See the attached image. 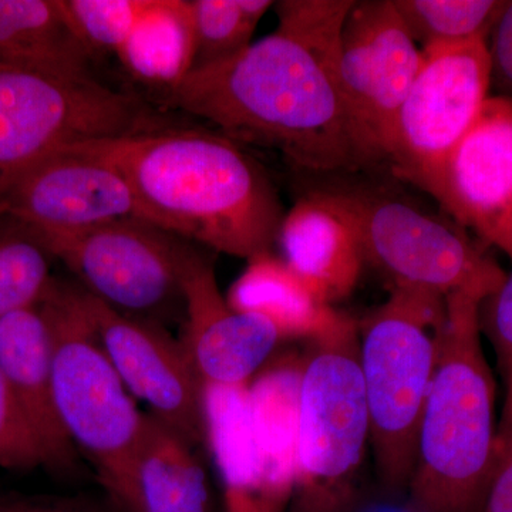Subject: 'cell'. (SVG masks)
Segmentation results:
<instances>
[{"instance_id": "9c48e42d", "label": "cell", "mask_w": 512, "mask_h": 512, "mask_svg": "<svg viewBox=\"0 0 512 512\" xmlns=\"http://www.w3.org/2000/svg\"><path fill=\"white\" fill-rule=\"evenodd\" d=\"M92 298L128 318L163 326L185 316L184 281L197 251L140 220L42 238Z\"/></svg>"}, {"instance_id": "277c9868", "label": "cell", "mask_w": 512, "mask_h": 512, "mask_svg": "<svg viewBox=\"0 0 512 512\" xmlns=\"http://www.w3.org/2000/svg\"><path fill=\"white\" fill-rule=\"evenodd\" d=\"M446 298L394 286L389 301L359 325V363L380 480L409 487L421 416L429 397Z\"/></svg>"}, {"instance_id": "7c38bea8", "label": "cell", "mask_w": 512, "mask_h": 512, "mask_svg": "<svg viewBox=\"0 0 512 512\" xmlns=\"http://www.w3.org/2000/svg\"><path fill=\"white\" fill-rule=\"evenodd\" d=\"M420 188L512 261V99L488 97L474 126Z\"/></svg>"}, {"instance_id": "ac0fdd59", "label": "cell", "mask_w": 512, "mask_h": 512, "mask_svg": "<svg viewBox=\"0 0 512 512\" xmlns=\"http://www.w3.org/2000/svg\"><path fill=\"white\" fill-rule=\"evenodd\" d=\"M278 242L282 259L333 305L355 291L363 259L342 215L308 192L286 212Z\"/></svg>"}, {"instance_id": "83f0119b", "label": "cell", "mask_w": 512, "mask_h": 512, "mask_svg": "<svg viewBox=\"0 0 512 512\" xmlns=\"http://www.w3.org/2000/svg\"><path fill=\"white\" fill-rule=\"evenodd\" d=\"M490 36L491 86L500 90L498 96L512 99V2H507Z\"/></svg>"}, {"instance_id": "d6986e66", "label": "cell", "mask_w": 512, "mask_h": 512, "mask_svg": "<svg viewBox=\"0 0 512 512\" xmlns=\"http://www.w3.org/2000/svg\"><path fill=\"white\" fill-rule=\"evenodd\" d=\"M94 59L63 0H0V66L94 79Z\"/></svg>"}, {"instance_id": "30bf717a", "label": "cell", "mask_w": 512, "mask_h": 512, "mask_svg": "<svg viewBox=\"0 0 512 512\" xmlns=\"http://www.w3.org/2000/svg\"><path fill=\"white\" fill-rule=\"evenodd\" d=\"M490 89L487 39L421 49L419 72L394 120L387 158L394 177L420 188L474 126Z\"/></svg>"}, {"instance_id": "f1b7e54d", "label": "cell", "mask_w": 512, "mask_h": 512, "mask_svg": "<svg viewBox=\"0 0 512 512\" xmlns=\"http://www.w3.org/2000/svg\"><path fill=\"white\" fill-rule=\"evenodd\" d=\"M0 512H86L74 504L50 498L0 494Z\"/></svg>"}, {"instance_id": "603a6c76", "label": "cell", "mask_w": 512, "mask_h": 512, "mask_svg": "<svg viewBox=\"0 0 512 512\" xmlns=\"http://www.w3.org/2000/svg\"><path fill=\"white\" fill-rule=\"evenodd\" d=\"M414 42L429 47L488 39L507 2L500 0H393Z\"/></svg>"}, {"instance_id": "6da1fadb", "label": "cell", "mask_w": 512, "mask_h": 512, "mask_svg": "<svg viewBox=\"0 0 512 512\" xmlns=\"http://www.w3.org/2000/svg\"><path fill=\"white\" fill-rule=\"evenodd\" d=\"M355 0L275 3L278 28L238 55L194 67L167 94L235 143L274 148L303 173L373 167L339 80V42Z\"/></svg>"}, {"instance_id": "ffe728a7", "label": "cell", "mask_w": 512, "mask_h": 512, "mask_svg": "<svg viewBox=\"0 0 512 512\" xmlns=\"http://www.w3.org/2000/svg\"><path fill=\"white\" fill-rule=\"evenodd\" d=\"M225 298L235 311L268 319L284 340L312 342L346 318L272 252L248 259Z\"/></svg>"}, {"instance_id": "52a82bcc", "label": "cell", "mask_w": 512, "mask_h": 512, "mask_svg": "<svg viewBox=\"0 0 512 512\" xmlns=\"http://www.w3.org/2000/svg\"><path fill=\"white\" fill-rule=\"evenodd\" d=\"M309 343L299 386L291 512H352L370 444L359 325L346 316Z\"/></svg>"}, {"instance_id": "8992f818", "label": "cell", "mask_w": 512, "mask_h": 512, "mask_svg": "<svg viewBox=\"0 0 512 512\" xmlns=\"http://www.w3.org/2000/svg\"><path fill=\"white\" fill-rule=\"evenodd\" d=\"M39 306L49 328L60 423L113 497L133 464L147 414L137 409L101 345L80 286L53 279Z\"/></svg>"}, {"instance_id": "2e32d148", "label": "cell", "mask_w": 512, "mask_h": 512, "mask_svg": "<svg viewBox=\"0 0 512 512\" xmlns=\"http://www.w3.org/2000/svg\"><path fill=\"white\" fill-rule=\"evenodd\" d=\"M0 372L42 448L46 467H72L77 450L57 414L49 328L39 305L0 320Z\"/></svg>"}, {"instance_id": "ba28073f", "label": "cell", "mask_w": 512, "mask_h": 512, "mask_svg": "<svg viewBox=\"0 0 512 512\" xmlns=\"http://www.w3.org/2000/svg\"><path fill=\"white\" fill-rule=\"evenodd\" d=\"M151 128L156 126L136 97L96 79L0 66V198L64 148Z\"/></svg>"}, {"instance_id": "484cf974", "label": "cell", "mask_w": 512, "mask_h": 512, "mask_svg": "<svg viewBox=\"0 0 512 512\" xmlns=\"http://www.w3.org/2000/svg\"><path fill=\"white\" fill-rule=\"evenodd\" d=\"M46 467L42 448L0 372V468L33 470Z\"/></svg>"}, {"instance_id": "4fadbf2b", "label": "cell", "mask_w": 512, "mask_h": 512, "mask_svg": "<svg viewBox=\"0 0 512 512\" xmlns=\"http://www.w3.org/2000/svg\"><path fill=\"white\" fill-rule=\"evenodd\" d=\"M82 293L101 345L131 396L192 446L204 443V386L180 340L163 326L120 315Z\"/></svg>"}, {"instance_id": "5b68a950", "label": "cell", "mask_w": 512, "mask_h": 512, "mask_svg": "<svg viewBox=\"0 0 512 512\" xmlns=\"http://www.w3.org/2000/svg\"><path fill=\"white\" fill-rule=\"evenodd\" d=\"M309 192L345 218L363 259L389 275L397 288L443 298L468 292L485 301L507 278L466 229L387 185L342 181Z\"/></svg>"}, {"instance_id": "44dd1931", "label": "cell", "mask_w": 512, "mask_h": 512, "mask_svg": "<svg viewBox=\"0 0 512 512\" xmlns=\"http://www.w3.org/2000/svg\"><path fill=\"white\" fill-rule=\"evenodd\" d=\"M191 0H153L116 57L138 82L174 90L194 69Z\"/></svg>"}, {"instance_id": "8fae6325", "label": "cell", "mask_w": 512, "mask_h": 512, "mask_svg": "<svg viewBox=\"0 0 512 512\" xmlns=\"http://www.w3.org/2000/svg\"><path fill=\"white\" fill-rule=\"evenodd\" d=\"M421 49L393 0L353 2L339 42V80L373 167L387 164L394 120L419 72Z\"/></svg>"}, {"instance_id": "cb8c5ba5", "label": "cell", "mask_w": 512, "mask_h": 512, "mask_svg": "<svg viewBox=\"0 0 512 512\" xmlns=\"http://www.w3.org/2000/svg\"><path fill=\"white\" fill-rule=\"evenodd\" d=\"M194 16V67L238 55L252 43L256 26L275 2L271 0H191Z\"/></svg>"}, {"instance_id": "7a4b0ae2", "label": "cell", "mask_w": 512, "mask_h": 512, "mask_svg": "<svg viewBox=\"0 0 512 512\" xmlns=\"http://www.w3.org/2000/svg\"><path fill=\"white\" fill-rule=\"evenodd\" d=\"M64 150L116 167L151 224L187 241L245 259L278 242L285 212L274 185L224 134L157 127Z\"/></svg>"}, {"instance_id": "7402d4cb", "label": "cell", "mask_w": 512, "mask_h": 512, "mask_svg": "<svg viewBox=\"0 0 512 512\" xmlns=\"http://www.w3.org/2000/svg\"><path fill=\"white\" fill-rule=\"evenodd\" d=\"M53 259L35 229L0 218V320L39 305L53 282Z\"/></svg>"}, {"instance_id": "d4e9b609", "label": "cell", "mask_w": 512, "mask_h": 512, "mask_svg": "<svg viewBox=\"0 0 512 512\" xmlns=\"http://www.w3.org/2000/svg\"><path fill=\"white\" fill-rule=\"evenodd\" d=\"M153 0H63L67 18L94 57L114 55Z\"/></svg>"}, {"instance_id": "5bb4252c", "label": "cell", "mask_w": 512, "mask_h": 512, "mask_svg": "<svg viewBox=\"0 0 512 512\" xmlns=\"http://www.w3.org/2000/svg\"><path fill=\"white\" fill-rule=\"evenodd\" d=\"M0 218L23 222L42 238L120 220L150 222L116 167L66 150L36 165L0 198Z\"/></svg>"}, {"instance_id": "9a60e30c", "label": "cell", "mask_w": 512, "mask_h": 512, "mask_svg": "<svg viewBox=\"0 0 512 512\" xmlns=\"http://www.w3.org/2000/svg\"><path fill=\"white\" fill-rule=\"evenodd\" d=\"M184 293L180 342L202 386H248L284 340L281 333L268 319L231 308L200 252L188 266Z\"/></svg>"}, {"instance_id": "4316f807", "label": "cell", "mask_w": 512, "mask_h": 512, "mask_svg": "<svg viewBox=\"0 0 512 512\" xmlns=\"http://www.w3.org/2000/svg\"><path fill=\"white\" fill-rule=\"evenodd\" d=\"M483 512H512V419L498 426V454Z\"/></svg>"}, {"instance_id": "e0dca14e", "label": "cell", "mask_w": 512, "mask_h": 512, "mask_svg": "<svg viewBox=\"0 0 512 512\" xmlns=\"http://www.w3.org/2000/svg\"><path fill=\"white\" fill-rule=\"evenodd\" d=\"M111 500L124 512H211L210 481L190 441L147 414L126 481Z\"/></svg>"}, {"instance_id": "3957f363", "label": "cell", "mask_w": 512, "mask_h": 512, "mask_svg": "<svg viewBox=\"0 0 512 512\" xmlns=\"http://www.w3.org/2000/svg\"><path fill=\"white\" fill-rule=\"evenodd\" d=\"M483 302L468 292L446 296L407 512H483L498 454L497 390L481 345Z\"/></svg>"}]
</instances>
